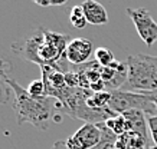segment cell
<instances>
[{
	"label": "cell",
	"mask_w": 157,
	"mask_h": 149,
	"mask_svg": "<svg viewBox=\"0 0 157 149\" xmlns=\"http://www.w3.org/2000/svg\"><path fill=\"white\" fill-rule=\"evenodd\" d=\"M52 149H67V145H65V140H56L53 144Z\"/></svg>",
	"instance_id": "ffe728a7"
},
{
	"label": "cell",
	"mask_w": 157,
	"mask_h": 149,
	"mask_svg": "<svg viewBox=\"0 0 157 149\" xmlns=\"http://www.w3.org/2000/svg\"><path fill=\"white\" fill-rule=\"evenodd\" d=\"M6 72H7L6 70V62L0 60V105L13 102V99H12L13 90H12V87L9 86V83L6 82L5 79Z\"/></svg>",
	"instance_id": "7c38bea8"
},
{
	"label": "cell",
	"mask_w": 157,
	"mask_h": 149,
	"mask_svg": "<svg viewBox=\"0 0 157 149\" xmlns=\"http://www.w3.org/2000/svg\"><path fill=\"white\" fill-rule=\"evenodd\" d=\"M108 108L115 113H124L127 111L138 109L146 115H157V105L151 96L146 92H128V90H113Z\"/></svg>",
	"instance_id": "277c9868"
},
{
	"label": "cell",
	"mask_w": 157,
	"mask_h": 149,
	"mask_svg": "<svg viewBox=\"0 0 157 149\" xmlns=\"http://www.w3.org/2000/svg\"><path fill=\"white\" fill-rule=\"evenodd\" d=\"M109 101H111V92H92L90 96L86 98V105L94 109H102L108 108Z\"/></svg>",
	"instance_id": "4fadbf2b"
},
{
	"label": "cell",
	"mask_w": 157,
	"mask_h": 149,
	"mask_svg": "<svg viewBox=\"0 0 157 149\" xmlns=\"http://www.w3.org/2000/svg\"><path fill=\"white\" fill-rule=\"evenodd\" d=\"M92 52H94V46L91 40L84 37H76L72 39L68 43L63 58L74 66H81L90 62Z\"/></svg>",
	"instance_id": "52a82bcc"
},
{
	"label": "cell",
	"mask_w": 157,
	"mask_h": 149,
	"mask_svg": "<svg viewBox=\"0 0 157 149\" xmlns=\"http://www.w3.org/2000/svg\"><path fill=\"white\" fill-rule=\"evenodd\" d=\"M113 149H118V148H117V146H115V148H113Z\"/></svg>",
	"instance_id": "7402d4cb"
},
{
	"label": "cell",
	"mask_w": 157,
	"mask_h": 149,
	"mask_svg": "<svg viewBox=\"0 0 157 149\" xmlns=\"http://www.w3.org/2000/svg\"><path fill=\"white\" fill-rule=\"evenodd\" d=\"M68 0H33V3H36L40 7H51V6H62L65 5Z\"/></svg>",
	"instance_id": "d6986e66"
},
{
	"label": "cell",
	"mask_w": 157,
	"mask_h": 149,
	"mask_svg": "<svg viewBox=\"0 0 157 149\" xmlns=\"http://www.w3.org/2000/svg\"><path fill=\"white\" fill-rule=\"evenodd\" d=\"M71 39L67 33L51 32L46 27L43 29L42 40L36 52V65L39 66H53L59 69V60L63 59L65 50Z\"/></svg>",
	"instance_id": "3957f363"
},
{
	"label": "cell",
	"mask_w": 157,
	"mask_h": 149,
	"mask_svg": "<svg viewBox=\"0 0 157 149\" xmlns=\"http://www.w3.org/2000/svg\"><path fill=\"white\" fill-rule=\"evenodd\" d=\"M148 122V132H150V138L154 146H157V115L147 116Z\"/></svg>",
	"instance_id": "ac0fdd59"
},
{
	"label": "cell",
	"mask_w": 157,
	"mask_h": 149,
	"mask_svg": "<svg viewBox=\"0 0 157 149\" xmlns=\"http://www.w3.org/2000/svg\"><path fill=\"white\" fill-rule=\"evenodd\" d=\"M26 90L29 92V95L32 96H46V89H45V83L42 79H36L29 83V86L26 87Z\"/></svg>",
	"instance_id": "e0dca14e"
},
{
	"label": "cell",
	"mask_w": 157,
	"mask_h": 149,
	"mask_svg": "<svg viewBox=\"0 0 157 149\" xmlns=\"http://www.w3.org/2000/svg\"><path fill=\"white\" fill-rule=\"evenodd\" d=\"M115 146L118 149H148V146H151V145H150L148 138L143 136L138 132L130 130V132H125L124 135L118 136Z\"/></svg>",
	"instance_id": "9c48e42d"
},
{
	"label": "cell",
	"mask_w": 157,
	"mask_h": 149,
	"mask_svg": "<svg viewBox=\"0 0 157 149\" xmlns=\"http://www.w3.org/2000/svg\"><path fill=\"white\" fill-rule=\"evenodd\" d=\"M101 129L95 123H84L67 140V149H92L100 144Z\"/></svg>",
	"instance_id": "8992f818"
},
{
	"label": "cell",
	"mask_w": 157,
	"mask_h": 149,
	"mask_svg": "<svg viewBox=\"0 0 157 149\" xmlns=\"http://www.w3.org/2000/svg\"><path fill=\"white\" fill-rule=\"evenodd\" d=\"M88 24H105L108 22V13L105 7L97 0H84L81 5Z\"/></svg>",
	"instance_id": "ba28073f"
},
{
	"label": "cell",
	"mask_w": 157,
	"mask_h": 149,
	"mask_svg": "<svg viewBox=\"0 0 157 149\" xmlns=\"http://www.w3.org/2000/svg\"><path fill=\"white\" fill-rule=\"evenodd\" d=\"M105 125H107V128L109 130H113L117 136H121V135H124L125 132L130 130L128 122H127L124 115H117L114 118H111V119H108L105 122Z\"/></svg>",
	"instance_id": "5bb4252c"
},
{
	"label": "cell",
	"mask_w": 157,
	"mask_h": 149,
	"mask_svg": "<svg viewBox=\"0 0 157 149\" xmlns=\"http://www.w3.org/2000/svg\"><path fill=\"white\" fill-rule=\"evenodd\" d=\"M97 125H98V128L101 129V140H100V144L92 149H113V148H115V144H117L118 136H117L113 130H109L108 128H107L105 122L97 123Z\"/></svg>",
	"instance_id": "8fae6325"
},
{
	"label": "cell",
	"mask_w": 157,
	"mask_h": 149,
	"mask_svg": "<svg viewBox=\"0 0 157 149\" xmlns=\"http://www.w3.org/2000/svg\"><path fill=\"white\" fill-rule=\"evenodd\" d=\"M69 20L75 29H84L88 24V20L85 17V13L81 6H74L69 12Z\"/></svg>",
	"instance_id": "2e32d148"
},
{
	"label": "cell",
	"mask_w": 157,
	"mask_h": 149,
	"mask_svg": "<svg viewBox=\"0 0 157 149\" xmlns=\"http://www.w3.org/2000/svg\"><path fill=\"white\" fill-rule=\"evenodd\" d=\"M121 115L125 116V119L128 122L130 130L138 132V133H141L143 136L148 138V122H147V118H146V113H144L143 111L133 109V111L124 112Z\"/></svg>",
	"instance_id": "30bf717a"
},
{
	"label": "cell",
	"mask_w": 157,
	"mask_h": 149,
	"mask_svg": "<svg viewBox=\"0 0 157 149\" xmlns=\"http://www.w3.org/2000/svg\"><path fill=\"white\" fill-rule=\"evenodd\" d=\"M6 82L13 90V109L16 113V122L17 125L22 126L25 123H30L35 128L40 130H46L51 125V120H53L55 115L53 111L56 109L55 103L56 101L49 96H32L29 95L26 89L20 86L14 79L9 76L6 72L5 75Z\"/></svg>",
	"instance_id": "6da1fadb"
},
{
	"label": "cell",
	"mask_w": 157,
	"mask_h": 149,
	"mask_svg": "<svg viewBox=\"0 0 157 149\" xmlns=\"http://www.w3.org/2000/svg\"><path fill=\"white\" fill-rule=\"evenodd\" d=\"M148 149H157V146H154V145H151V146H148Z\"/></svg>",
	"instance_id": "44dd1931"
},
{
	"label": "cell",
	"mask_w": 157,
	"mask_h": 149,
	"mask_svg": "<svg viewBox=\"0 0 157 149\" xmlns=\"http://www.w3.org/2000/svg\"><path fill=\"white\" fill-rule=\"evenodd\" d=\"M127 86L137 92L157 90V56L144 53L131 55L127 59Z\"/></svg>",
	"instance_id": "7a4b0ae2"
},
{
	"label": "cell",
	"mask_w": 157,
	"mask_h": 149,
	"mask_svg": "<svg viewBox=\"0 0 157 149\" xmlns=\"http://www.w3.org/2000/svg\"><path fill=\"white\" fill-rule=\"evenodd\" d=\"M125 13L133 20L140 39L146 43V46L151 48L157 42V23L151 17L150 12L144 7H138V9L128 7V9H125Z\"/></svg>",
	"instance_id": "5b68a950"
},
{
	"label": "cell",
	"mask_w": 157,
	"mask_h": 149,
	"mask_svg": "<svg viewBox=\"0 0 157 149\" xmlns=\"http://www.w3.org/2000/svg\"><path fill=\"white\" fill-rule=\"evenodd\" d=\"M94 59H95L97 62H98V65L102 67L111 66V65L115 62L114 53L111 52L109 49L102 48V46L95 49V52H94Z\"/></svg>",
	"instance_id": "9a60e30c"
}]
</instances>
